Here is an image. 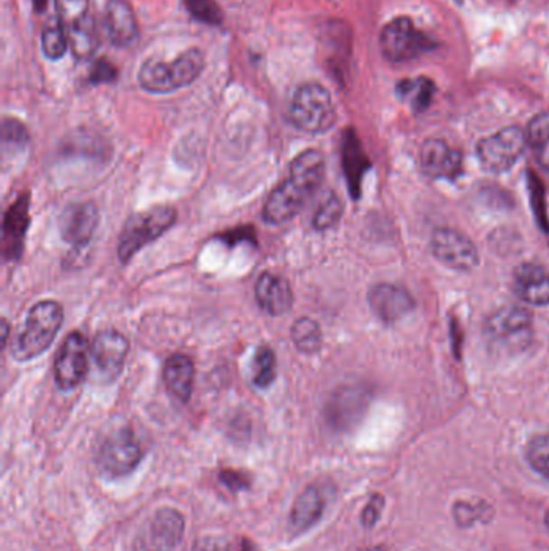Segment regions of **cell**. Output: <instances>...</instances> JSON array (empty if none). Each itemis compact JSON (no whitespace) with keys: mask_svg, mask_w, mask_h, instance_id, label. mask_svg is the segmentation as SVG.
Instances as JSON below:
<instances>
[{"mask_svg":"<svg viewBox=\"0 0 549 551\" xmlns=\"http://www.w3.org/2000/svg\"><path fill=\"white\" fill-rule=\"evenodd\" d=\"M527 145V135L519 126H509L485 137L477 145V155L485 170L507 172L519 160Z\"/></svg>","mask_w":549,"mask_h":551,"instance_id":"9","label":"cell"},{"mask_svg":"<svg viewBox=\"0 0 549 551\" xmlns=\"http://www.w3.org/2000/svg\"><path fill=\"white\" fill-rule=\"evenodd\" d=\"M454 519L461 528H468L475 521H485V516H491V509L487 503H468V501H458L454 505Z\"/></svg>","mask_w":549,"mask_h":551,"instance_id":"34","label":"cell"},{"mask_svg":"<svg viewBox=\"0 0 549 551\" xmlns=\"http://www.w3.org/2000/svg\"><path fill=\"white\" fill-rule=\"evenodd\" d=\"M63 318V306L55 300H42L33 306L24 328L12 345V357L20 363H28L41 357L55 341Z\"/></svg>","mask_w":549,"mask_h":551,"instance_id":"2","label":"cell"},{"mask_svg":"<svg viewBox=\"0 0 549 551\" xmlns=\"http://www.w3.org/2000/svg\"><path fill=\"white\" fill-rule=\"evenodd\" d=\"M186 5L191 14L200 22L211 24L221 23V10L216 5L215 0H186Z\"/></svg>","mask_w":549,"mask_h":551,"instance_id":"35","label":"cell"},{"mask_svg":"<svg viewBox=\"0 0 549 551\" xmlns=\"http://www.w3.org/2000/svg\"><path fill=\"white\" fill-rule=\"evenodd\" d=\"M115 76H116V71L113 70L112 65H110V63H107V61H100V65H97L96 70H94V73H92V81H112V79H115Z\"/></svg>","mask_w":549,"mask_h":551,"instance_id":"39","label":"cell"},{"mask_svg":"<svg viewBox=\"0 0 549 551\" xmlns=\"http://www.w3.org/2000/svg\"><path fill=\"white\" fill-rule=\"evenodd\" d=\"M289 118L293 126L308 135H322L337 121L329 90L318 82L302 84L290 102Z\"/></svg>","mask_w":549,"mask_h":551,"instance_id":"5","label":"cell"},{"mask_svg":"<svg viewBox=\"0 0 549 551\" xmlns=\"http://www.w3.org/2000/svg\"><path fill=\"white\" fill-rule=\"evenodd\" d=\"M421 168L433 179H453L460 174L462 157L442 139H429L421 147Z\"/></svg>","mask_w":549,"mask_h":551,"instance_id":"18","label":"cell"},{"mask_svg":"<svg viewBox=\"0 0 549 551\" xmlns=\"http://www.w3.org/2000/svg\"><path fill=\"white\" fill-rule=\"evenodd\" d=\"M164 384L179 402H189L192 397L195 368L191 357L184 353H174L168 358L163 369Z\"/></svg>","mask_w":549,"mask_h":551,"instance_id":"24","label":"cell"},{"mask_svg":"<svg viewBox=\"0 0 549 551\" xmlns=\"http://www.w3.org/2000/svg\"><path fill=\"white\" fill-rule=\"evenodd\" d=\"M546 526L549 528V513L546 514Z\"/></svg>","mask_w":549,"mask_h":551,"instance_id":"41","label":"cell"},{"mask_svg":"<svg viewBox=\"0 0 549 551\" xmlns=\"http://www.w3.org/2000/svg\"><path fill=\"white\" fill-rule=\"evenodd\" d=\"M186 530L184 516L174 508L156 509L134 538V551H174Z\"/></svg>","mask_w":549,"mask_h":551,"instance_id":"7","label":"cell"},{"mask_svg":"<svg viewBox=\"0 0 549 551\" xmlns=\"http://www.w3.org/2000/svg\"><path fill=\"white\" fill-rule=\"evenodd\" d=\"M514 292L530 305H549V273L535 263H522L514 273Z\"/></svg>","mask_w":549,"mask_h":551,"instance_id":"22","label":"cell"},{"mask_svg":"<svg viewBox=\"0 0 549 551\" xmlns=\"http://www.w3.org/2000/svg\"><path fill=\"white\" fill-rule=\"evenodd\" d=\"M255 297L261 310L269 316H281L293 305V292L283 276L263 273L255 285Z\"/></svg>","mask_w":549,"mask_h":551,"instance_id":"20","label":"cell"},{"mask_svg":"<svg viewBox=\"0 0 549 551\" xmlns=\"http://www.w3.org/2000/svg\"><path fill=\"white\" fill-rule=\"evenodd\" d=\"M102 23L105 36L113 45L127 47L137 39V22L126 0H108L105 4Z\"/></svg>","mask_w":549,"mask_h":551,"instance_id":"19","label":"cell"},{"mask_svg":"<svg viewBox=\"0 0 549 551\" xmlns=\"http://www.w3.org/2000/svg\"><path fill=\"white\" fill-rule=\"evenodd\" d=\"M326 500L318 487L310 485L298 495L293 508L290 511L289 528L293 536H302L306 530L312 529L320 521L324 513Z\"/></svg>","mask_w":549,"mask_h":551,"instance_id":"23","label":"cell"},{"mask_svg":"<svg viewBox=\"0 0 549 551\" xmlns=\"http://www.w3.org/2000/svg\"><path fill=\"white\" fill-rule=\"evenodd\" d=\"M368 302L372 312L386 322L405 318L414 308V300L400 285L377 284L368 294Z\"/></svg>","mask_w":549,"mask_h":551,"instance_id":"17","label":"cell"},{"mask_svg":"<svg viewBox=\"0 0 549 551\" xmlns=\"http://www.w3.org/2000/svg\"><path fill=\"white\" fill-rule=\"evenodd\" d=\"M193 551H230L229 545L226 544L221 538H200L195 546Z\"/></svg>","mask_w":549,"mask_h":551,"instance_id":"38","label":"cell"},{"mask_svg":"<svg viewBox=\"0 0 549 551\" xmlns=\"http://www.w3.org/2000/svg\"><path fill=\"white\" fill-rule=\"evenodd\" d=\"M277 376V358L273 349H269L266 345L260 347L255 358H253L252 365V379L255 388H267L273 386V382Z\"/></svg>","mask_w":549,"mask_h":551,"instance_id":"29","label":"cell"},{"mask_svg":"<svg viewBox=\"0 0 549 551\" xmlns=\"http://www.w3.org/2000/svg\"><path fill=\"white\" fill-rule=\"evenodd\" d=\"M382 507H384V499L380 495H374L371 501L364 508L363 524L366 528H372L376 522L379 521Z\"/></svg>","mask_w":549,"mask_h":551,"instance_id":"37","label":"cell"},{"mask_svg":"<svg viewBox=\"0 0 549 551\" xmlns=\"http://www.w3.org/2000/svg\"><path fill=\"white\" fill-rule=\"evenodd\" d=\"M526 456L532 470L549 481V434L536 435L530 440Z\"/></svg>","mask_w":549,"mask_h":551,"instance_id":"33","label":"cell"},{"mask_svg":"<svg viewBox=\"0 0 549 551\" xmlns=\"http://www.w3.org/2000/svg\"><path fill=\"white\" fill-rule=\"evenodd\" d=\"M219 481L224 487H228L230 492H240L250 487V479L236 470H223L219 472Z\"/></svg>","mask_w":549,"mask_h":551,"instance_id":"36","label":"cell"},{"mask_svg":"<svg viewBox=\"0 0 549 551\" xmlns=\"http://www.w3.org/2000/svg\"><path fill=\"white\" fill-rule=\"evenodd\" d=\"M178 219V211L171 205H156L134 213L127 219L118 242V258L123 265L133 260L142 248L162 238Z\"/></svg>","mask_w":549,"mask_h":551,"instance_id":"4","label":"cell"},{"mask_svg":"<svg viewBox=\"0 0 549 551\" xmlns=\"http://www.w3.org/2000/svg\"><path fill=\"white\" fill-rule=\"evenodd\" d=\"M98 221H100V213L94 201H82L70 203L60 215V236L70 246L82 248L94 238Z\"/></svg>","mask_w":549,"mask_h":551,"instance_id":"14","label":"cell"},{"mask_svg":"<svg viewBox=\"0 0 549 551\" xmlns=\"http://www.w3.org/2000/svg\"><path fill=\"white\" fill-rule=\"evenodd\" d=\"M326 160L320 150H304L290 163L289 178L267 197L263 219L269 224L287 223L303 210L324 179Z\"/></svg>","mask_w":549,"mask_h":551,"instance_id":"1","label":"cell"},{"mask_svg":"<svg viewBox=\"0 0 549 551\" xmlns=\"http://www.w3.org/2000/svg\"><path fill=\"white\" fill-rule=\"evenodd\" d=\"M435 92V86L429 78L403 79L396 86V96L405 102L413 105L414 112H423L429 108Z\"/></svg>","mask_w":549,"mask_h":551,"instance_id":"25","label":"cell"},{"mask_svg":"<svg viewBox=\"0 0 549 551\" xmlns=\"http://www.w3.org/2000/svg\"><path fill=\"white\" fill-rule=\"evenodd\" d=\"M341 213H343V205H341L340 199L334 192H329L326 199L321 201L320 207L312 217V228L318 231L330 229L340 221Z\"/></svg>","mask_w":549,"mask_h":551,"instance_id":"31","label":"cell"},{"mask_svg":"<svg viewBox=\"0 0 549 551\" xmlns=\"http://www.w3.org/2000/svg\"><path fill=\"white\" fill-rule=\"evenodd\" d=\"M205 68V53L189 49L174 60L149 59L139 71V84L152 94H170L191 86Z\"/></svg>","mask_w":549,"mask_h":551,"instance_id":"3","label":"cell"},{"mask_svg":"<svg viewBox=\"0 0 549 551\" xmlns=\"http://www.w3.org/2000/svg\"><path fill=\"white\" fill-rule=\"evenodd\" d=\"M343 166H345V173L349 181L351 194L357 197L358 184H359V179H361L364 166H366V158H364L363 150L358 142L357 135L353 133H347L343 139Z\"/></svg>","mask_w":549,"mask_h":551,"instance_id":"27","label":"cell"},{"mask_svg":"<svg viewBox=\"0 0 549 551\" xmlns=\"http://www.w3.org/2000/svg\"><path fill=\"white\" fill-rule=\"evenodd\" d=\"M30 144V135L26 126L20 123L18 119L5 118L2 123V145H4V155L8 154V150H14V155L16 152L24 150Z\"/></svg>","mask_w":549,"mask_h":551,"instance_id":"32","label":"cell"},{"mask_svg":"<svg viewBox=\"0 0 549 551\" xmlns=\"http://www.w3.org/2000/svg\"><path fill=\"white\" fill-rule=\"evenodd\" d=\"M144 450L131 427H121L105 439L98 452V464L110 476L131 474L142 462Z\"/></svg>","mask_w":549,"mask_h":551,"instance_id":"11","label":"cell"},{"mask_svg":"<svg viewBox=\"0 0 549 551\" xmlns=\"http://www.w3.org/2000/svg\"><path fill=\"white\" fill-rule=\"evenodd\" d=\"M292 341L298 351L306 353V355L316 353L322 345V332H321L320 324L306 316L300 318L293 322Z\"/></svg>","mask_w":549,"mask_h":551,"instance_id":"28","label":"cell"},{"mask_svg":"<svg viewBox=\"0 0 549 551\" xmlns=\"http://www.w3.org/2000/svg\"><path fill=\"white\" fill-rule=\"evenodd\" d=\"M431 246L435 258L450 268L469 271L479 263V252L474 242L450 228L435 229L432 234Z\"/></svg>","mask_w":549,"mask_h":551,"instance_id":"13","label":"cell"},{"mask_svg":"<svg viewBox=\"0 0 549 551\" xmlns=\"http://www.w3.org/2000/svg\"><path fill=\"white\" fill-rule=\"evenodd\" d=\"M55 10L57 20L67 33L70 51L76 59H92L100 39L96 20L90 14V0H55Z\"/></svg>","mask_w":549,"mask_h":551,"instance_id":"6","label":"cell"},{"mask_svg":"<svg viewBox=\"0 0 549 551\" xmlns=\"http://www.w3.org/2000/svg\"><path fill=\"white\" fill-rule=\"evenodd\" d=\"M532 316L520 306L499 308L485 322V332L491 341L524 347L532 334Z\"/></svg>","mask_w":549,"mask_h":551,"instance_id":"15","label":"cell"},{"mask_svg":"<svg viewBox=\"0 0 549 551\" xmlns=\"http://www.w3.org/2000/svg\"><path fill=\"white\" fill-rule=\"evenodd\" d=\"M242 551H258V550H256V548H255V546H253V545L250 544V542H248V540H244V542H242Z\"/></svg>","mask_w":549,"mask_h":551,"instance_id":"40","label":"cell"},{"mask_svg":"<svg viewBox=\"0 0 549 551\" xmlns=\"http://www.w3.org/2000/svg\"><path fill=\"white\" fill-rule=\"evenodd\" d=\"M41 42H42V51H44L45 57L51 60L61 59L70 49L67 33L63 30V26L59 20H53V22L45 24Z\"/></svg>","mask_w":549,"mask_h":551,"instance_id":"30","label":"cell"},{"mask_svg":"<svg viewBox=\"0 0 549 551\" xmlns=\"http://www.w3.org/2000/svg\"><path fill=\"white\" fill-rule=\"evenodd\" d=\"M30 192L20 195L4 215L2 254L7 261H18L24 250L26 232L30 228Z\"/></svg>","mask_w":549,"mask_h":551,"instance_id":"16","label":"cell"},{"mask_svg":"<svg viewBox=\"0 0 549 551\" xmlns=\"http://www.w3.org/2000/svg\"><path fill=\"white\" fill-rule=\"evenodd\" d=\"M90 347L88 339L81 332H71L60 345L55 357V382L60 390L70 392L81 386L82 380L89 373Z\"/></svg>","mask_w":549,"mask_h":551,"instance_id":"10","label":"cell"},{"mask_svg":"<svg viewBox=\"0 0 549 551\" xmlns=\"http://www.w3.org/2000/svg\"><path fill=\"white\" fill-rule=\"evenodd\" d=\"M527 144L536 162L549 172V112L538 113L527 127Z\"/></svg>","mask_w":549,"mask_h":551,"instance_id":"26","label":"cell"},{"mask_svg":"<svg viewBox=\"0 0 549 551\" xmlns=\"http://www.w3.org/2000/svg\"><path fill=\"white\" fill-rule=\"evenodd\" d=\"M368 406V394L359 388H339L327 403V421L337 429L355 425Z\"/></svg>","mask_w":549,"mask_h":551,"instance_id":"21","label":"cell"},{"mask_svg":"<svg viewBox=\"0 0 549 551\" xmlns=\"http://www.w3.org/2000/svg\"><path fill=\"white\" fill-rule=\"evenodd\" d=\"M129 353V342L118 331H102L90 343V365L94 366L97 378L104 382L116 379Z\"/></svg>","mask_w":549,"mask_h":551,"instance_id":"12","label":"cell"},{"mask_svg":"<svg viewBox=\"0 0 549 551\" xmlns=\"http://www.w3.org/2000/svg\"><path fill=\"white\" fill-rule=\"evenodd\" d=\"M380 49L388 61L401 63L431 51L432 41L417 30L409 16H396L380 33Z\"/></svg>","mask_w":549,"mask_h":551,"instance_id":"8","label":"cell"}]
</instances>
